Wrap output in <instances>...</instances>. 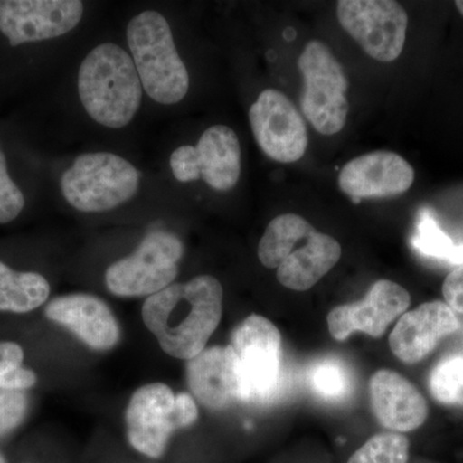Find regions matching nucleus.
Segmentation results:
<instances>
[{"mask_svg": "<svg viewBox=\"0 0 463 463\" xmlns=\"http://www.w3.org/2000/svg\"><path fill=\"white\" fill-rule=\"evenodd\" d=\"M223 286L213 276L173 283L147 298L142 307L146 327L161 349L191 361L205 350L223 315Z\"/></svg>", "mask_w": 463, "mask_h": 463, "instance_id": "1", "label": "nucleus"}, {"mask_svg": "<svg viewBox=\"0 0 463 463\" xmlns=\"http://www.w3.org/2000/svg\"><path fill=\"white\" fill-rule=\"evenodd\" d=\"M78 90L87 114L111 129L127 127L141 108L143 88L133 58L114 43L99 44L84 58Z\"/></svg>", "mask_w": 463, "mask_h": 463, "instance_id": "2", "label": "nucleus"}, {"mask_svg": "<svg viewBox=\"0 0 463 463\" xmlns=\"http://www.w3.org/2000/svg\"><path fill=\"white\" fill-rule=\"evenodd\" d=\"M127 41L149 99L160 105H175L184 99L190 75L176 51L166 18L155 11L137 14L128 25Z\"/></svg>", "mask_w": 463, "mask_h": 463, "instance_id": "3", "label": "nucleus"}, {"mask_svg": "<svg viewBox=\"0 0 463 463\" xmlns=\"http://www.w3.org/2000/svg\"><path fill=\"white\" fill-rule=\"evenodd\" d=\"M67 203L81 213H103L128 203L138 194L141 173L111 152L80 155L61 176Z\"/></svg>", "mask_w": 463, "mask_h": 463, "instance_id": "4", "label": "nucleus"}, {"mask_svg": "<svg viewBox=\"0 0 463 463\" xmlns=\"http://www.w3.org/2000/svg\"><path fill=\"white\" fill-rule=\"evenodd\" d=\"M197 417L199 410L192 395L175 394L165 383H148L137 390L128 404V441L141 455L160 458L174 432L194 425Z\"/></svg>", "mask_w": 463, "mask_h": 463, "instance_id": "5", "label": "nucleus"}, {"mask_svg": "<svg viewBox=\"0 0 463 463\" xmlns=\"http://www.w3.org/2000/svg\"><path fill=\"white\" fill-rule=\"evenodd\" d=\"M239 402L268 403L276 397L282 379L281 334L264 317H248L232 334Z\"/></svg>", "mask_w": 463, "mask_h": 463, "instance_id": "6", "label": "nucleus"}, {"mask_svg": "<svg viewBox=\"0 0 463 463\" xmlns=\"http://www.w3.org/2000/svg\"><path fill=\"white\" fill-rule=\"evenodd\" d=\"M304 79L300 105L304 116L317 132L334 136L345 127L347 78L343 66L325 43H307L298 60Z\"/></svg>", "mask_w": 463, "mask_h": 463, "instance_id": "7", "label": "nucleus"}, {"mask_svg": "<svg viewBox=\"0 0 463 463\" xmlns=\"http://www.w3.org/2000/svg\"><path fill=\"white\" fill-rule=\"evenodd\" d=\"M183 254L184 248L175 234L151 232L132 255L109 265L106 286L116 297H152L173 285Z\"/></svg>", "mask_w": 463, "mask_h": 463, "instance_id": "8", "label": "nucleus"}, {"mask_svg": "<svg viewBox=\"0 0 463 463\" xmlns=\"http://www.w3.org/2000/svg\"><path fill=\"white\" fill-rule=\"evenodd\" d=\"M337 20L373 60L392 62L403 52L408 14L394 0H341Z\"/></svg>", "mask_w": 463, "mask_h": 463, "instance_id": "9", "label": "nucleus"}, {"mask_svg": "<svg viewBox=\"0 0 463 463\" xmlns=\"http://www.w3.org/2000/svg\"><path fill=\"white\" fill-rule=\"evenodd\" d=\"M174 178L181 183L203 179L215 191L236 187L241 175L239 137L225 125L207 128L196 146H182L170 156Z\"/></svg>", "mask_w": 463, "mask_h": 463, "instance_id": "10", "label": "nucleus"}, {"mask_svg": "<svg viewBox=\"0 0 463 463\" xmlns=\"http://www.w3.org/2000/svg\"><path fill=\"white\" fill-rule=\"evenodd\" d=\"M250 125L259 147L277 163H297L306 155V121L286 94L265 90L249 111Z\"/></svg>", "mask_w": 463, "mask_h": 463, "instance_id": "11", "label": "nucleus"}, {"mask_svg": "<svg viewBox=\"0 0 463 463\" xmlns=\"http://www.w3.org/2000/svg\"><path fill=\"white\" fill-rule=\"evenodd\" d=\"M79 0H2L0 33L12 47L60 38L83 18Z\"/></svg>", "mask_w": 463, "mask_h": 463, "instance_id": "12", "label": "nucleus"}, {"mask_svg": "<svg viewBox=\"0 0 463 463\" xmlns=\"http://www.w3.org/2000/svg\"><path fill=\"white\" fill-rule=\"evenodd\" d=\"M410 306L411 295L407 289L398 283L381 279L370 288L364 300L335 307L327 317L328 331L339 341L346 340L356 331L380 337Z\"/></svg>", "mask_w": 463, "mask_h": 463, "instance_id": "13", "label": "nucleus"}, {"mask_svg": "<svg viewBox=\"0 0 463 463\" xmlns=\"http://www.w3.org/2000/svg\"><path fill=\"white\" fill-rule=\"evenodd\" d=\"M414 170L401 155L374 151L353 158L339 174V187L353 203L370 197H394L412 187Z\"/></svg>", "mask_w": 463, "mask_h": 463, "instance_id": "14", "label": "nucleus"}, {"mask_svg": "<svg viewBox=\"0 0 463 463\" xmlns=\"http://www.w3.org/2000/svg\"><path fill=\"white\" fill-rule=\"evenodd\" d=\"M459 328L456 313L443 301H429L404 313L389 337L392 352L405 364H419Z\"/></svg>", "mask_w": 463, "mask_h": 463, "instance_id": "15", "label": "nucleus"}, {"mask_svg": "<svg viewBox=\"0 0 463 463\" xmlns=\"http://www.w3.org/2000/svg\"><path fill=\"white\" fill-rule=\"evenodd\" d=\"M45 317L93 350H109L121 336L118 319L105 301L88 294L65 295L45 307Z\"/></svg>", "mask_w": 463, "mask_h": 463, "instance_id": "16", "label": "nucleus"}, {"mask_svg": "<svg viewBox=\"0 0 463 463\" xmlns=\"http://www.w3.org/2000/svg\"><path fill=\"white\" fill-rule=\"evenodd\" d=\"M370 394L374 416L392 432L416 430L428 419L425 398L413 383L397 373L377 371L370 381Z\"/></svg>", "mask_w": 463, "mask_h": 463, "instance_id": "17", "label": "nucleus"}, {"mask_svg": "<svg viewBox=\"0 0 463 463\" xmlns=\"http://www.w3.org/2000/svg\"><path fill=\"white\" fill-rule=\"evenodd\" d=\"M187 383L194 397L212 411L239 401L236 367L230 345L203 350L188 361Z\"/></svg>", "mask_w": 463, "mask_h": 463, "instance_id": "18", "label": "nucleus"}, {"mask_svg": "<svg viewBox=\"0 0 463 463\" xmlns=\"http://www.w3.org/2000/svg\"><path fill=\"white\" fill-rule=\"evenodd\" d=\"M339 241L328 234L315 231L298 241L291 252L277 268V279L286 288L307 291L319 282L332 268L339 263Z\"/></svg>", "mask_w": 463, "mask_h": 463, "instance_id": "19", "label": "nucleus"}, {"mask_svg": "<svg viewBox=\"0 0 463 463\" xmlns=\"http://www.w3.org/2000/svg\"><path fill=\"white\" fill-rule=\"evenodd\" d=\"M50 282L36 272H18L0 261V312L26 315L47 303Z\"/></svg>", "mask_w": 463, "mask_h": 463, "instance_id": "20", "label": "nucleus"}, {"mask_svg": "<svg viewBox=\"0 0 463 463\" xmlns=\"http://www.w3.org/2000/svg\"><path fill=\"white\" fill-rule=\"evenodd\" d=\"M315 227L298 214H282L274 218L258 246V258L265 268L277 269L295 245L315 232Z\"/></svg>", "mask_w": 463, "mask_h": 463, "instance_id": "21", "label": "nucleus"}, {"mask_svg": "<svg viewBox=\"0 0 463 463\" xmlns=\"http://www.w3.org/2000/svg\"><path fill=\"white\" fill-rule=\"evenodd\" d=\"M307 383L317 397L327 402L344 401L354 389L349 367L336 358L319 359L310 365Z\"/></svg>", "mask_w": 463, "mask_h": 463, "instance_id": "22", "label": "nucleus"}, {"mask_svg": "<svg viewBox=\"0 0 463 463\" xmlns=\"http://www.w3.org/2000/svg\"><path fill=\"white\" fill-rule=\"evenodd\" d=\"M429 390L439 403L463 407V354L438 362L429 376Z\"/></svg>", "mask_w": 463, "mask_h": 463, "instance_id": "23", "label": "nucleus"}, {"mask_svg": "<svg viewBox=\"0 0 463 463\" xmlns=\"http://www.w3.org/2000/svg\"><path fill=\"white\" fill-rule=\"evenodd\" d=\"M413 246L426 257L447 260L458 264V267L463 265V245H455L429 213L421 214L416 236L413 237Z\"/></svg>", "mask_w": 463, "mask_h": 463, "instance_id": "24", "label": "nucleus"}, {"mask_svg": "<svg viewBox=\"0 0 463 463\" xmlns=\"http://www.w3.org/2000/svg\"><path fill=\"white\" fill-rule=\"evenodd\" d=\"M410 440L398 432L374 435L350 457L347 463H407Z\"/></svg>", "mask_w": 463, "mask_h": 463, "instance_id": "25", "label": "nucleus"}, {"mask_svg": "<svg viewBox=\"0 0 463 463\" xmlns=\"http://www.w3.org/2000/svg\"><path fill=\"white\" fill-rule=\"evenodd\" d=\"M25 207V196L8 173L7 158L0 148V224L14 222Z\"/></svg>", "mask_w": 463, "mask_h": 463, "instance_id": "26", "label": "nucleus"}, {"mask_svg": "<svg viewBox=\"0 0 463 463\" xmlns=\"http://www.w3.org/2000/svg\"><path fill=\"white\" fill-rule=\"evenodd\" d=\"M29 399L25 392L0 390V437L16 430L25 420Z\"/></svg>", "mask_w": 463, "mask_h": 463, "instance_id": "27", "label": "nucleus"}, {"mask_svg": "<svg viewBox=\"0 0 463 463\" xmlns=\"http://www.w3.org/2000/svg\"><path fill=\"white\" fill-rule=\"evenodd\" d=\"M443 297L453 312L463 315V265L448 274L443 283Z\"/></svg>", "mask_w": 463, "mask_h": 463, "instance_id": "28", "label": "nucleus"}, {"mask_svg": "<svg viewBox=\"0 0 463 463\" xmlns=\"http://www.w3.org/2000/svg\"><path fill=\"white\" fill-rule=\"evenodd\" d=\"M25 353L14 341H0V383L12 371L23 367Z\"/></svg>", "mask_w": 463, "mask_h": 463, "instance_id": "29", "label": "nucleus"}, {"mask_svg": "<svg viewBox=\"0 0 463 463\" xmlns=\"http://www.w3.org/2000/svg\"><path fill=\"white\" fill-rule=\"evenodd\" d=\"M456 7L458 9L459 14H461L463 16V0H457Z\"/></svg>", "mask_w": 463, "mask_h": 463, "instance_id": "30", "label": "nucleus"}, {"mask_svg": "<svg viewBox=\"0 0 463 463\" xmlns=\"http://www.w3.org/2000/svg\"><path fill=\"white\" fill-rule=\"evenodd\" d=\"M0 463H7V459L5 458L2 453H0Z\"/></svg>", "mask_w": 463, "mask_h": 463, "instance_id": "31", "label": "nucleus"}]
</instances>
